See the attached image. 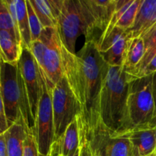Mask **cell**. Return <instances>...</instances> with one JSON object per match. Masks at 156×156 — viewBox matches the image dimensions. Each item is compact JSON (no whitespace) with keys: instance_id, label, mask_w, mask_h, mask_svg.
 Returning <instances> with one entry per match:
<instances>
[{"instance_id":"cell-1","label":"cell","mask_w":156,"mask_h":156,"mask_svg":"<svg viewBox=\"0 0 156 156\" xmlns=\"http://www.w3.org/2000/svg\"><path fill=\"white\" fill-rule=\"evenodd\" d=\"M63 75L80 105L78 121L89 139L102 123L100 101L106 62L98 51L96 40L85 41L78 53H71L62 44Z\"/></svg>"},{"instance_id":"cell-2","label":"cell","mask_w":156,"mask_h":156,"mask_svg":"<svg viewBox=\"0 0 156 156\" xmlns=\"http://www.w3.org/2000/svg\"><path fill=\"white\" fill-rule=\"evenodd\" d=\"M132 79L121 66H110L106 63L101 94L100 114L104 126L114 133H121L129 129L126 101Z\"/></svg>"},{"instance_id":"cell-3","label":"cell","mask_w":156,"mask_h":156,"mask_svg":"<svg viewBox=\"0 0 156 156\" xmlns=\"http://www.w3.org/2000/svg\"><path fill=\"white\" fill-rule=\"evenodd\" d=\"M0 90L9 126L22 119L27 129L35 134V120L30 111L25 84L18 65L2 62Z\"/></svg>"},{"instance_id":"cell-4","label":"cell","mask_w":156,"mask_h":156,"mask_svg":"<svg viewBox=\"0 0 156 156\" xmlns=\"http://www.w3.org/2000/svg\"><path fill=\"white\" fill-rule=\"evenodd\" d=\"M152 79V75H149L140 78L133 77L129 82L126 101L129 129L139 126H156L154 123L155 105Z\"/></svg>"},{"instance_id":"cell-5","label":"cell","mask_w":156,"mask_h":156,"mask_svg":"<svg viewBox=\"0 0 156 156\" xmlns=\"http://www.w3.org/2000/svg\"><path fill=\"white\" fill-rule=\"evenodd\" d=\"M52 106L56 141L62 137L69 125L82 114L80 105L64 75L52 89Z\"/></svg>"},{"instance_id":"cell-6","label":"cell","mask_w":156,"mask_h":156,"mask_svg":"<svg viewBox=\"0 0 156 156\" xmlns=\"http://www.w3.org/2000/svg\"><path fill=\"white\" fill-rule=\"evenodd\" d=\"M56 29L63 47L71 53H76V44L78 37L83 34L86 38L88 35L80 0H63L57 18Z\"/></svg>"},{"instance_id":"cell-7","label":"cell","mask_w":156,"mask_h":156,"mask_svg":"<svg viewBox=\"0 0 156 156\" xmlns=\"http://www.w3.org/2000/svg\"><path fill=\"white\" fill-rule=\"evenodd\" d=\"M42 90L35 120V137L39 156H48L52 146L56 142V137L52 106V89L47 85L44 77Z\"/></svg>"},{"instance_id":"cell-8","label":"cell","mask_w":156,"mask_h":156,"mask_svg":"<svg viewBox=\"0 0 156 156\" xmlns=\"http://www.w3.org/2000/svg\"><path fill=\"white\" fill-rule=\"evenodd\" d=\"M45 37V50L41 65L38 66L47 85L53 89L63 76L62 42L56 27H47L42 31Z\"/></svg>"},{"instance_id":"cell-9","label":"cell","mask_w":156,"mask_h":156,"mask_svg":"<svg viewBox=\"0 0 156 156\" xmlns=\"http://www.w3.org/2000/svg\"><path fill=\"white\" fill-rule=\"evenodd\" d=\"M18 66L25 84L32 116L36 120L38 104L43 91L41 69L30 50L26 47H22Z\"/></svg>"},{"instance_id":"cell-10","label":"cell","mask_w":156,"mask_h":156,"mask_svg":"<svg viewBox=\"0 0 156 156\" xmlns=\"http://www.w3.org/2000/svg\"><path fill=\"white\" fill-rule=\"evenodd\" d=\"M130 37L126 30L114 27L106 37L97 41L101 56L108 66H123Z\"/></svg>"},{"instance_id":"cell-11","label":"cell","mask_w":156,"mask_h":156,"mask_svg":"<svg viewBox=\"0 0 156 156\" xmlns=\"http://www.w3.org/2000/svg\"><path fill=\"white\" fill-rule=\"evenodd\" d=\"M111 132L102 124L97 132L87 138L91 149L100 156H133L130 142L124 138L112 137Z\"/></svg>"},{"instance_id":"cell-12","label":"cell","mask_w":156,"mask_h":156,"mask_svg":"<svg viewBox=\"0 0 156 156\" xmlns=\"http://www.w3.org/2000/svg\"><path fill=\"white\" fill-rule=\"evenodd\" d=\"M116 2L117 0H81L88 30L91 34L94 35V30L101 31V35L105 31L115 10Z\"/></svg>"},{"instance_id":"cell-13","label":"cell","mask_w":156,"mask_h":156,"mask_svg":"<svg viewBox=\"0 0 156 156\" xmlns=\"http://www.w3.org/2000/svg\"><path fill=\"white\" fill-rule=\"evenodd\" d=\"M111 136L129 140L133 146V156H149L155 151L154 126H139L121 133L111 132Z\"/></svg>"},{"instance_id":"cell-14","label":"cell","mask_w":156,"mask_h":156,"mask_svg":"<svg viewBox=\"0 0 156 156\" xmlns=\"http://www.w3.org/2000/svg\"><path fill=\"white\" fill-rule=\"evenodd\" d=\"M143 0H117L116 7L109 25L98 41L106 37L114 27L128 30L135 21Z\"/></svg>"},{"instance_id":"cell-15","label":"cell","mask_w":156,"mask_h":156,"mask_svg":"<svg viewBox=\"0 0 156 156\" xmlns=\"http://www.w3.org/2000/svg\"><path fill=\"white\" fill-rule=\"evenodd\" d=\"M6 3L21 40V47L30 50L32 41L26 0H6Z\"/></svg>"},{"instance_id":"cell-16","label":"cell","mask_w":156,"mask_h":156,"mask_svg":"<svg viewBox=\"0 0 156 156\" xmlns=\"http://www.w3.org/2000/svg\"><path fill=\"white\" fill-rule=\"evenodd\" d=\"M156 24V0H143L135 21L127 30L132 38L142 37Z\"/></svg>"},{"instance_id":"cell-17","label":"cell","mask_w":156,"mask_h":156,"mask_svg":"<svg viewBox=\"0 0 156 156\" xmlns=\"http://www.w3.org/2000/svg\"><path fill=\"white\" fill-rule=\"evenodd\" d=\"M44 28L56 27L63 0H29Z\"/></svg>"},{"instance_id":"cell-18","label":"cell","mask_w":156,"mask_h":156,"mask_svg":"<svg viewBox=\"0 0 156 156\" xmlns=\"http://www.w3.org/2000/svg\"><path fill=\"white\" fill-rule=\"evenodd\" d=\"M27 130L29 129L22 119L9 126L4 133L8 156H23Z\"/></svg>"},{"instance_id":"cell-19","label":"cell","mask_w":156,"mask_h":156,"mask_svg":"<svg viewBox=\"0 0 156 156\" xmlns=\"http://www.w3.org/2000/svg\"><path fill=\"white\" fill-rule=\"evenodd\" d=\"M22 47L16 37L5 30H0V56L3 62L18 65Z\"/></svg>"},{"instance_id":"cell-20","label":"cell","mask_w":156,"mask_h":156,"mask_svg":"<svg viewBox=\"0 0 156 156\" xmlns=\"http://www.w3.org/2000/svg\"><path fill=\"white\" fill-rule=\"evenodd\" d=\"M145 54L144 41L142 37H130L123 61V71L131 75L138 64L141 62Z\"/></svg>"},{"instance_id":"cell-21","label":"cell","mask_w":156,"mask_h":156,"mask_svg":"<svg viewBox=\"0 0 156 156\" xmlns=\"http://www.w3.org/2000/svg\"><path fill=\"white\" fill-rule=\"evenodd\" d=\"M145 46V54L141 62L138 64L130 75L133 78H140L143 72L150 63L156 55V24L148 30L143 37Z\"/></svg>"},{"instance_id":"cell-22","label":"cell","mask_w":156,"mask_h":156,"mask_svg":"<svg viewBox=\"0 0 156 156\" xmlns=\"http://www.w3.org/2000/svg\"><path fill=\"white\" fill-rule=\"evenodd\" d=\"M61 156H69L75 153L80 146V135L78 118L76 117L67 127L65 133L60 138Z\"/></svg>"},{"instance_id":"cell-23","label":"cell","mask_w":156,"mask_h":156,"mask_svg":"<svg viewBox=\"0 0 156 156\" xmlns=\"http://www.w3.org/2000/svg\"><path fill=\"white\" fill-rule=\"evenodd\" d=\"M0 30H5L16 37L17 40L21 45V40L15 29L12 15L9 12L6 0H0Z\"/></svg>"},{"instance_id":"cell-24","label":"cell","mask_w":156,"mask_h":156,"mask_svg":"<svg viewBox=\"0 0 156 156\" xmlns=\"http://www.w3.org/2000/svg\"><path fill=\"white\" fill-rule=\"evenodd\" d=\"M26 4H27L29 25H30V35H31V41L33 42V41L39 39L41 34H42L43 30H44V27L41 24V21H40L39 18L37 16L35 12L34 11L33 7H32L29 0H26Z\"/></svg>"},{"instance_id":"cell-25","label":"cell","mask_w":156,"mask_h":156,"mask_svg":"<svg viewBox=\"0 0 156 156\" xmlns=\"http://www.w3.org/2000/svg\"><path fill=\"white\" fill-rule=\"evenodd\" d=\"M23 156H39L35 134L30 130L27 132V136L24 143Z\"/></svg>"},{"instance_id":"cell-26","label":"cell","mask_w":156,"mask_h":156,"mask_svg":"<svg viewBox=\"0 0 156 156\" xmlns=\"http://www.w3.org/2000/svg\"><path fill=\"white\" fill-rule=\"evenodd\" d=\"M9 128V126L8 124L4 104H3L2 98L1 90H0V135L4 134Z\"/></svg>"},{"instance_id":"cell-27","label":"cell","mask_w":156,"mask_h":156,"mask_svg":"<svg viewBox=\"0 0 156 156\" xmlns=\"http://www.w3.org/2000/svg\"><path fill=\"white\" fill-rule=\"evenodd\" d=\"M156 72V55L155 57L152 59V61L150 62V63L146 66V68L145 69L144 71L143 72V73L141 74L140 77H143L145 76H149V75H152V73H154Z\"/></svg>"},{"instance_id":"cell-28","label":"cell","mask_w":156,"mask_h":156,"mask_svg":"<svg viewBox=\"0 0 156 156\" xmlns=\"http://www.w3.org/2000/svg\"><path fill=\"white\" fill-rule=\"evenodd\" d=\"M152 96H153L154 105H155V113H154V123L156 126V72L152 73Z\"/></svg>"},{"instance_id":"cell-29","label":"cell","mask_w":156,"mask_h":156,"mask_svg":"<svg viewBox=\"0 0 156 156\" xmlns=\"http://www.w3.org/2000/svg\"><path fill=\"white\" fill-rule=\"evenodd\" d=\"M60 139L56 140L52 146L48 156H61L60 154Z\"/></svg>"},{"instance_id":"cell-30","label":"cell","mask_w":156,"mask_h":156,"mask_svg":"<svg viewBox=\"0 0 156 156\" xmlns=\"http://www.w3.org/2000/svg\"><path fill=\"white\" fill-rule=\"evenodd\" d=\"M0 156H8L5 138L4 134L0 135Z\"/></svg>"},{"instance_id":"cell-31","label":"cell","mask_w":156,"mask_h":156,"mask_svg":"<svg viewBox=\"0 0 156 156\" xmlns=\"http://www.w3.org/2000/svg\"><path fill=\"white\" fill-rule=\"evenodd\" d=\"M69 156H80V146H79V148L76 150V152L75 153L71 154V155H69Z\"/></svg>"},{"instance_id":"cell-32","label":"cell","mask_w":156,"mask_h":156,"mask_svg":"<svg viewBox=\"0 0 156 156\" xmlns=\"http://www.w3.org/2000/svg\"><path fill=\"white\" fill-rule=\"evenodd\" d=\"M2 60L1 56H0V76H1V69H2Z\"/></svg>"},{"instance_id":"cell-33","label":"cell","mask_w":156,"mask_h":156,"mask_svg":"<svg viewBox=\"0 0 156 156\" xmlns=\"http://www.w3.org/2000/svg\"><path fill=\"white\" fill-rule=\"evenodd\" d=\"M155 151H156V126L155 127Z\"/></svg>"},{"instance_id":"cell-34","label":"cell","mask_w":156,"mask_h":156,"mask_svg":"<svg viewBox=\"0 0 156 156\" xmlns=\"http://www.w3.org/2000/svg\"><path fill=\"white\" fill-rule=\"evenodd\" d=\"M149 156H156V155H155V153H152V155H149Z\"/></svg>"},{"instance_id":"cell-35","label":"cell","mask_w":156,"mask_h":156,"mask_svg":"<svg viewBox=\"0 0 156 156\" xmlns=\"http://www.w3.org/2000/svg\"><path fill=\"white\" fill-rule=\"evenodd\" d=\"M154 153H155V155H156V151H155V152H154Z\"/></svg>"}]
</instances>
